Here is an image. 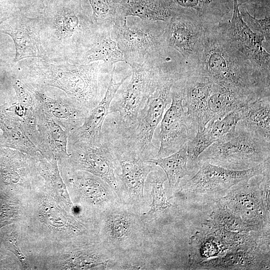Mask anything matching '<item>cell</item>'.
<instances>
[{
    "label": "cell",
    "mask_w": 270,
    "mask_h": 270,
    "mask_svg": "<svg viewBox=\"0 0 270 270\" xmlns=\"http://www.w3.org/2000/svg\"><path fill=\"white\" fill-rule=\"evenodd\" d=\"M117 203L103 212L102 237L109 252L139 246L142 241V220L131 210Z\"/></svg>",
    "instance_id": "cell-11"
},
{
    "label": "cell",
    "mask_w": 270,
    "mask_h": 270,
    "mask_svg": "<svg viewBox=\"0 0 270 270\" xmlns=\"http://www.w3.org/2000/svg\"><path fill=\"white\" fill-rule=\"evenodd\" d=\"M111 29L97 28L90 42L75 56L76 64L102 62L114 66L124 62L123 54L111 36Z\"/></svg>",
    "instance_id": "cell-24"
},
{
    "label": "cell",
    "mask_w": 270,
    "mask_h": 270,
    "mask_svg": "<svg viewBox=\"0 0 270 270\" xmlns=\"http://www.w3.org/2000/svg\"><path fill=\"white\" fill-rule=\"evenodd\" d=\"M170 58V54L158 60L128 64L132 70L130 81L116 94L110 106L108 114L118 115L111 124L104 127L114 136L126 138L132 131L138 115L158 84L162 71Z\"/></svg>",
    "instance_id": "cell-4"
},
{
    "label": "cell",
    "mask_w": 270,
    "mask_h": 270,
    "mask_svg": "<svg viewBox=\"0 0 270 270\" xmlns=\"http://www.w3.org/2000/svg\"><path fill=\"white\" fill-rule=\"evenodd\" d=\"M101 65L100 62L82 64L36 58L22 66L20 80L36 90L58 88L92 110L102 99L98 84Z\"/></svg>",
    "instance_id": "cell-2"
},
{
    "label": "cell",
    "mask_w": 270,
    "mask_h": 270,
    "mask_svg": "<svg viewBox=\"0 0 270 270\" xmlns=\"http://www.w3.org/2000/svg\"><path fill=\"white\" fill-rule=\"evenodd\" d=\"M24 85L33 96L36 105L59 124L68 135L84 123L91 111L66 96L53 98L46 94L44 90Z\"/></svg>",
    "instance_id": "cell-19"
},
{
    "label": "cell",
    "mask_w": 270,
    "mask_h": 270,
    "mask_svg": "<svg viewBox=\"0 0 270 270\" xmlns=\"http://www.w3.org/2000/svg\"><path fill=\"white\" fill-rule=\"evenodd\" d=\"M182 74V72L172 86L170 106L160 122V143L156 158L165 157L178 151L198 132L184 105Z\"/></svg>",
    "instance_id": "cell-10"
},
{
    "label": "cell",
    "mask_w": 270,
    "mask_h": 270,
    "mask_svg": "<svg viewBox=\"0 0 270 270\" xmlns=\"http://www.w3.org/2000/svg\"><path fill=\"white\" fill-rule=\"evenodd\" d=\"M240 120L241 108L230 112L222 118L210 120L203 130L212 144L234 131Z\"/></svg>",
    "instance_id": "cell-34"
},
{
    "label": "cell",
    "mask_w": 270,
    "mask_h": 270,
    "mask_svg": "<svg viewBox=\"0 0 270 270\" xmlns=\"http://www.w3.org/2000/svg\"><path fill=\"white\" fill-rule=\"evenodd\" d=\"M146 160L160 167L164 172L168 180L170 191L176 189L182 179L190 174L188 167L186 144L168 156L150 158Z\"/></svg>",
    "instance_id": "cell-30"
},
{
    "label": "cell",
    "mask_w": 270,
    "mask_h": 270,
    "mask_svg": "<svg viewBox=\"0 0 270 270\" xmlns=\"http://www.w3.org/2000/svg\"><path fill=\"white\" fill-rule=\"evenodd\" d=\"M252 101L236 90L214 83L208 98L210 120L220 119Z\"/></svg>",
    "instance_id": "cell-29"
},
{
    "label": "cell",
    "mask_w": 270,
    "mask_h": 270,
    "mask_svg": "<svg viewBox=\"0 0 270 270\" xmlns=\"http://www.w3.org/2000/svg\"><path fill=\"white\" fill-rule=\"evenodd\" d=\"M174 16L195 21L204 28L226 21L234 6L233 0H166Z\"/></svg>",
    "instance_id": "cell-20"
},
{
    "label": "cell",
    "mask_w": 270,
    "mask_h": 270,
    "mask_svg": "<svg viewBox=\"0 0 270 270\" xmlns=\"http://www.w3.org/2000/svg\"><path fill=\"white\" fill-rule=\"evenodd\" d=\"M0 110V145L11 147L28 154L44 156L25 132L20 118Z\"/></svg>",
    "instance_id": "cell-27"
},
{
    "label": "cell",
    "mask_w": 270,
    "mask_h": 270,
    "mask_svg": "<svg viewBox=\"0 0 270 270\" xmlns=\"http://www.w3.org/2000/svg\"><path fill=\"white\" fill-rule=\"evenodd\" d=\"M233 0L232 18L226 23L228 36L236 48L256 68L270 77V54L264 46V38L248 26L241 16L238 0Z\"/></svg>",
    "instance_id": "cell-14"
},
{
    "label": "cell",
    "mask_w": 270,
    "mask_h": 270,
    "mask_svg": "<svg viewBox=\"0 0 270 270\" xmlns=\"http://www.w3.org/2000/svg\"><path fill=\"white\" fill-rule=\"evenodd\" d=\"M13 86L17 100L7 110L12 112L20 118L26 135L36 146L38 138L36 102L30 92L20 80H16Z\"/></svg>",
    "instance_id": "cell-26"
},
{
    "label": "cell",
    "mask_w": 270,
    "mask_h": 270,
    "mask_svg": "<svg viewBox=\"0 0 270 270\" xmlns=\"http://www.w3.org/2000/svg\"><path fill=\"white\" fill-rule=\"evenodd\" d=\"M226 21L204 28L203 50L194 69L215 84L233 89L252 100L270 96V77L234 46L226 32Z\"/></svg>",
    "instance_id": "cell-1"
},
{
    "label": "cell",
    "mask_w": 270,
    "mask_h": 270,
    "mask_svg": "<svg viewBox=\"0 0 270 270\" xmlns=\"http://www.w3.org/2000/svg\"><path fill=\"white\" fill-rule=\"evenodd\" d=\"M36 126L38 135L36 147L46 158L62 160L69 157L68 134L38 106Z\"/></svg>",
    "instance_id": "cell-22"
},
{
    "label": "cell",
    "mask_w": 270,
    "mask_h": 270,
    "mask_svg": "<svg viewBox=\"0 0 270 270\" xmlns=\"http://www.w3.org/2000/svg\"><path fill=\"white\" fill-rule=\"evenodd\" d=\"M126 18H116L111 30L124 62L158 60L170 52L172 48L168 46L165 35L167 22L139 18L130 24Z\"/></svg>",
    "instance_id": "cell-7"
},
{
    "label": "cell",
    "mask_w": 270,
    "mask_h": 270,
    "mask_svg": "<svg viewBox=\"0 0 270 270\" xmlns=\"http://www.w3.org/2000/svg\"><path fill=\"white\" fill-rule=\"evenodd\" d=\"M198 164V171L181 186L178 196L194 202H216L233 187L262 175L270 167V160L257 166L244 170L227 169L208 162Z\"/></svg>",
    "instance_id": "cell-8"
},
{
    "label": "cell",
    "mask_w": 270,
    "mask_h": 270,
    "mask_svg": "<svg viewBox=\"0 0 270 270\" xmlns=\"http://www.w3.org/2000/svg\"><path fill=\"white\" fill-rule=\"evenodd\" d=\"M68 166L72 170L90 172L106 182L120 196L114 161L108 144L102 139L100 146L83 144L68 145Z\"/></svg>",
    "instance_id": "cell-12"
},
{
    "label": "cell",
    "mask_w": 270,
    "mask_h": 270,
    "mask_svg": "<svg viewBox=\"0 0 270 270\" xmlns=\"http://www.w3.org/2000/svg\"><path fill=\"white\" fill-rule=\"evenodd\" d=\"M218 200L247 223L270 228V208L264 202L259 183L248 182L235 186Z\"/></svg>",
    "instance_id": "cell-16"
},
{
    "label": "cell",
    "mask_w": 270,
    "mask_h": 270,
    "mask_svg": "<svg viewBox=\"0 0 270 270\" xmlns=\"http://www.w3.org/2000/svg\"><path fill=\"white\" fill-rule=\"evenodd\" d=\"M114 65L112 71L108 86L104 96L98 104L90 112L84 123L68 135V145L83 144L94 146L100 145L102 129L106 116L108 114L110 106L120 87L130 76L120 82L114 80Z\"/></svg>",
    "instance_id": "cell-18"
},
{
    "label": "cell",
    "mask_w": 270,
    "mask_h": 270,
    "mask_svg": "<svg viewBox=\"0 0 270 270\" xmlns=\"http://www.w3.org/2000/svg\"><path fill=\"white\" fill-rule=\"evenodd\" d=\"M182 81L184 106L198 132H201L210 121L208 102L214 83L196 70L188 67L182 74Z\"/></svg>",
    "instance_id": "cell-17"
},
{
    "label": "cell",
    "mask_w": 270,
    "mask_h": 270,
    "mask_svg": "<svg viewBox=\"0 0 270 270\" xmlns=\"http://www.w3.org/2000/svg\"></svg>",
    "instance_id": "cell-40"
},
{
    "label": "cell",
    "mask_w": 270,
    "mask_h": 270,
    "mask_svg": "<svg viewBox=\"0 0 270 270\" xmlns=\"http://www.w3.org/2000/svg\"><path fill=\"white\" fill-rule=\"evenodd\" d=\"M150 184L152 202L149 210L143 214L142 220H152L164 215L174 207L172 204L167 198L164 186L167 178L164 172L158 166L150 172L148 176Z\"/></svg>",
    "instance_id": "cell-31"
},
{
    "label": "cell",
    "mask_w": 270,
    "mask_h": 270,
    "mask_svg": "<svg viewBox=\"0 0 270 270\" xmlns=\"http://www.w3.org/2000/svg\"><path fill=\"white\" fill-rule=\"evenodd\" d=\"M241 16L248 26L254 32L262 34L267 45L270 48V16H267L262 18H257L252 16L248 10L242 6L240 10Z\"/></svg>",
    "instance_id": "cell-35"
},
{
    "label": "cell",
    "mask_w": 270,
    "mask_h": 270,
    "mask_svg": "<svg viewBox=\"0 0 270 270\" xmlns=\"http://www.w3.org/2000/svg\"><path fill=\"white\" fill-rule=\"evenodd\" d=\"M188 262L190 267L202 262L220 256L228 250L221 240L203 227L188 240Z\"/></svg>",
    "instance_id": "cell-28"
},
{
    "label": "cell",
    "mask_w": 270,
    "mask_h": 270,
    "mask_svg": "<svg viewBox=\"0 0 270 270\" xmlns=\"http://www.w3.org/2000/svg\"><path fill=\"white\" fill-rule=\"evenodd\" d=\"M270 268V248L234 250L192 267L196 270H267Z\"/></svg>",
    "instance_id": "cell-21"
},
{
    "label": "cell",
    "mask_w": 270,
    "mask_h": 270,
    "mask_svg": "<svg viewBox=\"0 0 270 270\" xmlns=\"http://www.w3.org/2000/svg\"><path fill=\"white\" fill-rule=\"evenodd\" d=\"M240 121L270 134V96L251 101L241 108Z\"/></svg>",
    "instance_id": "cell-32"
},
{
    "label": "cell",
    "mask_w": 270,
    "mask_h": 270,
    "mask_svg": "<svg viewBox=\"0 0 270 270\" xmlns=\"http://www.w3.org/2000/svg\"><path fill=\"white\" fill-rule=\"evenodd\" d=\"M72 170L69 181L88 204L103 212L118 203L117 194L104 180L87 172Z\"/></svg>",
    "instance_id": "cell-23"
},
{
    "label": "cell",
    "mask_w": 270,
    "mask_h": 270,
    "mask_svg": "<svg viewBox=\"0 0 270 270\" xmlns=\"http://www.w3.org/2000/svg\"><path fill=\"white\" fill-rule=\"evenodd\" d=\"M94 25L98 28L111 29L116 18L120 0H88Z\"/></svg>",
    "instance_id": "cell-33"
},
{
    "label": "cell",
    "mask_w": 270,
    "mask_h": 270,
    "mask_svg": "<svg viewBox=\"0 0 270 270\" xmlns=\"http://www.w3.org/2000/svg\"><path fill=\"white\" fill-rule=\"evenodd\" d=\"M270 160V134L242 121L235 130L220 138L198 158L232 170L257 166Z\"/></svg>",
    "instance_id": "cell-3"
},
{
    "label": "cell",
    "mask_w": 270,
    "mask_h": 270,
    "mask_svg": "<svg viewBox=\"0 0 270 270\" xmlns=\"http://www.w3.org/2000/svg\"><path fill=\"white\" fill-rule=\"evenodd\" d=\"M8 18V16H6L0 18V26Z\"/></svg>",
    "instance_id": "cell-39"
},
{
    "label": "cell",
    "mask_w": 270,
    "mask_h": 270,
    "mask_svg": "<svg viewBox=\"0 0 270 270\" xmlns=\"http://www.w3.org/2000/svg\"><path fill=\"white\" fill-rule=\"evenodd\" d=\"M184 68L183 63L178 60L166 63L156 89L138 115L132 131L128 138H124L146 160L156 158L158 150L153 144L154 134L170 104L172 86Z\"/></svg>",
    "instance_id": "cell-6"
},
{
    "label": "cell",
    "mask_w": 270,
    "mask_h": 270,
    "mask_svg": "<svg viewBox=\"0 0 270 270\" xmlns=\"http://www.w3.org/2000/svg\"><path fill=\"white\" fill-rule=\"evenodd\" d=\"M174 14L166 0H120L116 18L137 17L142 20L168 22Z\"/></svg>",
    "instance_id": "cell-25"
},
{
    "label": "cell",
    "mask_w": 270,
    "mask_h": 270,
    "mask_svg": "<svg viewBox=\"0 0 270 270\" xmlns=\"http://www.w3.org/2000/svg\"><path fill=\"white\" fill-rule=\"evenodd\" d=\"M10 8L16 12L40 11L44 5V0H6Z\"/></svg>",
    "instance_id": "cell-36"
},
{
    "label": "cell",
    "mask_w": 270,
    "mask_h": 270,
    "mask_svg": "<svg viewBox=\"0 0 270 270\" xmlns=\"http://www.w3.org/2000/svg\"><path fill=\"white\" fill-rule=\"evenodd\" d=\"M102 139L108 144L114 166H119L120 172L116 176L120 180V194L121 188L126 191L133 206L144 204L147 177L157 166L148 162L124 139L105 133H102Z\"/></svg>",
    "instance_id": "cell-9"
},
{
    "label": "cell",
    "mask_w": 270,
    "mask_h": 270,
    "mask_svg": "<svg viewBox=\"0 0 270 270\" xmlns=\"http://www.w3.org/2000/svg\"><path fill=\"white\" fill-rule=\"evenodd\" d=\"M240 6L250 10L256 16H270V0H238Z\"/></svg>",
    "instance_id": "cell-37"
},
{
    "label": "cell",
    "mask_w": 270,
    "mask_h": 270,
    "mask_svg": "<svg viewBox=\"0 0 270 270\" xmlns=\"http://www.w3.org/2000/svg\"><path fill=\"white\" fill-rule=\"evenodd\" d=\"M10 250L17 256L22 262L23 267L28 268V261L18 247L16 234H13L12 238H10Z\"/></svg>",
    "instance_id": "cell-38"
},
{
    "label": "cell",
    "mask_w": 270,
    "mask_h": 270,
    "mask_svg": "<svg viewBox=\"0 0 270 270\" xmlns=\"http://www.w3.org/2000/svg\"><path fill=\"white\" fill-rule=\"evenodd\" d=\"M42 28V18H30L20 12H12L0 24V33L8 35L14 41V62L28 58L46 60V54L40 38Z\"/></svg>",
    "instance_id": "cell-13"
},
{
    "label": "cell",
    "mask_w": 270,
    "mask_h": 270,
    "mask_svg": "<svg viewBox=\"0 0 270 270\" xmlns=\"http://www.w3.org/2000/svg\"><path fill=\"white\" fill-rule=\"evenodd\" d=\"M50 41L76 56L90 42L97 27L81 0H44L40 12Z\"/></svg>",
    "instance_id": "cell-5"
},
{
    "label": "cell",
    "mask_w": 270,
    "mask_h": 270,
    "mask_svg": "<svg viewBox=\"0 0 270 270\" xmlns=\"http://www.w3.org/2000/svg\"><path fill=\"white\" fill-rule=\"evenodd\" d=\"M165 35L168 46L180 54L186 66L194 68L203 50L204 26L185 17L174 16L166 23Z\"/></svg>",
    "instance_id": "cell-15"
}]
</instances>
